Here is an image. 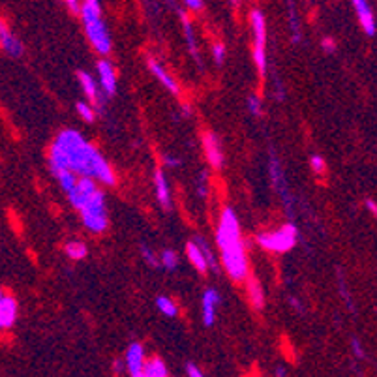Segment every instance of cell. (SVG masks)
<instances>
[{
  "label": "cell",
  "mask_w": 377,
  "mask_h": 377,
  "mask_svg": "<svg viewBox=\"0 0 377 377\" xmlns=\"http://www.w3.org/2000/svg\"><path fill=\"white\" fill-rule=\"evenodd\" d=\"M49 167L53 175L70 169L79 176H90L105 186H115V173L100 150L75 129H63L49 150Z\"/></svg>",
  "instance_id": "obj_1"
},
{
  "label": "cell",
  "mask_w": 377,
  "mask_h": 377,
  "mask_svg": "<svg viewBox=\"0 0 377 377\" xmlns=\"http://www.w3.org/2000/svg\"><path fill=\"white\" fill-rule=\"evenodd\" d=\"M216 243L222 252L223 269L228 270L231 280L243 282L248 278V257H246V250H244L237 214L233 208H225L220 216Z\"/></svg>",
  "instance_id": "obj_2"
},
{
  "label": "cell",
  "mask_w": 377,
  "mask_h": 377,
  "mask_svg": "<svg viewBox=\"0 0 377 377\" xmlns=\"http://www.w3.org/2000/svg\"><path fill=\"white\" fill-rule=\"evenodd\" d=\"M68 199L78 208L85 228L92 233H104L107 229V208L104 191L96 186L90 176H79L78 184L68 191Z\"/></svg>",
  "instance_id": "obj_3"
},
{
  "label": "cell",
  "mask_w": 377,
  "mask_h": 377,
  "mask_svg": "<svg viewBox=\"0 0 377 377\" xmlns=\"http://www.w3.org/2000/svg\"><path fill=\"white\" fill-rule=\"evenodd\" d=\"M81 21H83L87 36L94 49L100 55H107L111 53V38L105 28L104 21H102V11H100V4H92V2H81V10H79Z\"/></svg>",
  "instance_id": "obj_4"
},
{
  "label": "cell",
  "mask_w": 377,
  "mask_h": 377,
  "mask_svg": "<svg viewBox=\"0 0 377 377\" xmlns=\"http://www.w3.org/2000/svg\"><path fill=\"white\" fill-rule=\"evenodd\" d=\"M297 237H299V231L293 223H285L272 233H261L257 237V243L261 248L269 250V252L284 253L293 248Z\"/></svg>",
  "instance_id": "obj_5"
},
{
  "label": "cell",
  "mask_w": 377,
  "mask_h": 377,
  "mask_svg": "<svg viewBox=\"0 0 377 377\" xmlns=\"http://www.w3.org/2000/svg\"><path fill=\"white\" fill-rule=\"evenodd\" d=\"M250 23H252L253 32V60L259 70V75L265 78L267 72V55H265V46H267V21L261 10H253L250 14Z\"/></svg>",
  "instance_id": "obj_6"
},
{
  "label": "cell",
  "mask_w": 377,
  "mask_h": 377,
  "mask_svg": "<svg viewBox=\"0 0 377 377\" xmlns=\"http://www.w3.org/2000/svg\"><path fill=\"white\" fill-rule=\"evenodd\" d=\"M353 8H355V14L359 17V23H361L362 31L366 32L368 36H376L377 25H376V17H373L372 6H370V0H351Z\"/></svg>",
  "instance_id": "obj_7"
},
{
  "label": "cell",
  "mask_w": 377,
  "mask_h": 377,
  "mask_svg": "<svg viewBox=\"0 0 377 377\" xmlns=\"http://www.w3.org/2000/svg\"><path fill=\"white\" fill-rule=\"evenodd\" d=\"M0 47L4 49L10 57L19 58L25 53V46L21 43V40L10 31V26L6 25L2 19H0Z\"/></svg>",
  "instance_id": "obj_8"
},
{
  "label": "cell",
  "mask_w": 377,
  "mask_h": 377,
  "mask_svg": "<svg viewBox=\"0 0 377 377\" xmlns=\"http://www.w3.org/2000/svg\"><path fill=\"white\" fill-rule=\"evenodd\" d=\"M126 368H128L129 376L143 377L145 370V349L141 344H129L126 349Z\"/></svg>",
  "instance_id": "obj_9"
},
{
  "label": "cell",
  "mask_w": 377,
  "mask_h": 377,
  "mask_svg": "<svg viewBox=\"0 0 377 377\" xmlns=\"http://www.w3.org/2000/svg\"><path fill=\"white\" fill-rule=\"evenodd\" d=\"M203 149H205V154H207V160L214 169H222L223 167V152L222 145H220V139L212 132L203 134Z\"/></svg>",
  "instance_id": "obj_10"
},
{
  "label": "cell",
  "mask_w": 377,
  "mask_h": 377,
  "mask_svg": "<svg viewBox=\"0 0 377 377\" xmlns=\"http://www.w3.org/2000/svg\"><path fill=\"white\" fill-rule=\"evenodd\" d=\"M17 321V302L14 297H6L0 302V331H10Z\"/></svg>",
  "instance_id": "obj_11"
},
{
  "label": "cell",
  "mask_w": 377,
  "mask_h": 377,
  "mask_svg": "<svg viewBox=\"0 0 377 377\" xmlns=\"http://www.w3.org/2000/svg\"><path fill=\"white\" fill-rule=\"evenodd\" d=\"M220 294L214 290H207L203 293V302H201V310H203V323L205 326L214 325V319H216V306L220 304Z\"/></svg>",
  "instance_id": "obj_12"
},
{
  "label": "cell",
  "mask_w": 377,
  "mask_h": 377,
  "mask_svg": "<svg viewBox=\"0 0 377 377\" xmlns=\"http://www.w3.org/2000/svg\"><path fill=\"white\" fill-rule=\"evenodd\" d=\"M98 75H100V87L104 88L107 96H113L117 92V73L115 68L107 60H100L98 63Z\"/></svg>",
  "instance_id": "obj_13"
},
{
  "label": "cell",
  "mask_w": 377,
  "mask_h": 377,
  "mask_svg": "<svg viewBox=\"0 0 377 377\" xmlns=\"http://www.w3.org/2000/svg\"><path fill=\"white\" fill-rule=\"evenodd\" d=\"M154 188H156V197H158V203L161 207L169 211L171 208V193H169V184H167L166 176L160 169L154 173Z\"/></svg>",
  "instance_id": "obj_14"
},
{
  "label": "cell",
  "mask_w": 377,
  "mask_h": 377,
  "mask_svg": "<svg viewBox=\"0 0 377 377\" xmlns=\"http://www.w3.org/2000/svg\"><path fill=\"white\" fill-rule=\"evenodd\" d=\"M149 68H150V72L154 73V78L158 79V81H160V83L164 85V87H166L167 90H169V92L179 94V85H176L175 79L171 78L169 73H167L166 70H164V66H161L160 63H156V60H152V58H150Z\"/></svg>",
  "instance_id": "obj_15"
},
{
  "label": "cell",
  "mask_w": 377,
  "mask_h": 377,
  "mask_svg": "<svg viewBox=\"0 0 377 377\" xmlns=\"http://www.w3.org/2000/svg\"><path fill=\"white\" fill-rule=\"evenodd\" d=\"M186 255L188 259H190V263L193 265L199 272H207L208 270L207 257H205V252H203V248L199 246V243H188Z\"/></svg>",
  "instance_id": "obj_16"
},
{
  "label": "cell",
  "mask_w": 377,
  "mask_h": 377,
  "mask_svg": "<svg viewBox=\"0 0 377 377\" xmlns=\"http://www.w3.org/2000/svg\"><path fill=\"white\" fill-rule=\"evenodd\" d=\"M248 282H246V287H248V299H250V304L255 308V310H263L265 308V293H263V287H261V284H259L257 278H253V276H250V278H246Z\"/></svg>",
  "instance_id": "obj_17"
},
{
  "label": "cell",
  "mask_w": 377,
  "mask_h": 377,
  "mask_svg": "<svg viewBox=\"0 0 377 377\" xmlns=\"http://www.w3.org/2000/svg\"><path fill=\"white\" fill-rule=\"evenodd\" d=\"M79 83H81V88L85 90V94L88 96V100H92V102H96V104H100V90H98V83L94 81L90 75H88L87 72H79Z\"/></svg>",
  "instance_id": "obj_18"
},
{
  "label": "cell",
  "mask_w": 377,
  "mask_h": 377,
  "mask_svg": "<svg viewBox=\"0 0 377 377\" xmlns=\"http://www.w3.org/2000/svg\"><path fill=\"white\" fill-rule=\"evenodd\" d=\"M167 366L161 359H150L145 362V370H143V377H167Z\"/></svg>",
  "instance_id": "obj_19"
},
{
  "label": "cell",
  "mask_w": 377,
  "mask_h": 377,
  "mask_svg": "<svg viewBox=\"0 0 377 377\" xmlns=\"http://www.w3.org/2000/svg\"><path fill=\"white\" fill-rule=\"evenodd\" d=\"M64 252H66V255L70 259H73V261H79V259L87 257L88 250H87V244L85 243H78V240H73V243L66 244Z\"/></svg>",
  "instance_id": "obj_20"
},
{
  "label": "cell",
  "mask_w": 377,
  "mask_h": 377,
  "mask_svg": "<svg viewBox=\"0 0 377 377\" xmlns=\"http://www.w3.org/2000/svg\"><path fill=\"white\" fill-rule=\"evenodd\" d=\"M181 19H182V26H184V32H186V40H188V46H190V53L196 58H199V53H197L196 36H193V28H191L190 19H188V16L184 14V11H181Z\"/></svg>",
  "instance_id": "obj_21"
},
{
  "label": "cell",
  "mask_w": 377,
  "mask_h": 377,
  "mask_svg": "<svg viewBox=\"0 0 377 377\" xmlns=\"http://www.w3.org/2000/svg\"><path fill=\"white\" fill-rule=\"evenodd\" d=\"M270 176H272L274 186L278 188V190L284 191V173H282V166H280V161L276 156L270 158Z\"/></svg>",
  "instance_id": "obj_22"
},
{
  "label": "cell",
  "mask_w": 377,
  "mask_h": 377,
  "mask_svg": "<svg viewBox=\"0 0 377 377\" xmlns=\"http://www.w3.org/2000/svg\"><path fill=\"white\" fill-rule=\"evenodd\" d=\"M58 179V182H60V186L64 188V191H70L72 190L73 186H75V184H78V173H73V171H70V169H64V171H60V173H57V175H55Z\"/></svg>",
  "instance_id": "obj_23"
},
{
  "label": "cell",
  "mask_w": 377,
  "mask_h": 377,
  "mask_svg": "<svg viewBox=\"0 0 377 377\" xmlns=\"http://www.w3.org/2000/svg\"><path fill=\"white\" fill-rule=\"evenodd\" d=\"M156 306H158V310L164 315H167V317H175V315L179 314V308H176V304L169 297H158V299H156Z\"/></svg>",
  "instance_id": "obj_24"
},
{
  "label": "cell",
  "mask_w": 377,
  "mask_h": 377,
  "mask_svg": "<svg viewBox=\"0 0 377 377\" xmlns=\"http://www.w3.org/2000/svg\"><path fill=\"white\" fill-rule=\"evenodd\" d=\"M160 263L161 267H166V269L169 270L176 269V265H179V255H176L173 250H164L160 255Z\"/></svg>",
  "instance_id": "obj_25"
},
{
  "label": "cell",
  "mask_w": 377,
  "mask_h": 377,
  "mask_svg": "<svg viewBox=\"0 0 377 377\" xmlns=\"http://www.w3.org/2000/svg\"><path fill=\"white\" fill-rule=\"evenodd\" d=\"M248 109L253 117H259V115L263 113V104H261L257 94H250L248 96Z\"/></svg>",
  "instance_id": "obj_26"
},
{
  "label": "cell",
  "mask_w": 377,
  "mask_h": 377,
  "mask_svg": "<svg viewBox=\"0 0 377 377\" xmlns=\"http://www.w3.org/2000/svg\"><path fill=\"white\" fill-rule=\"evenodd\" d=\"M310 167L314 173H317V175H321V173H325L326 171V161L325 158H321V156H312L310 158Z\"/></svg>",
  "instance_id": "obj_27"
},
{
  "label": "cell",
  "mask_w": 377,
  "mask_h": 377,
  "mask_svg": "<svg viewBox=\"0 0 377 377\" xmlns=\"http://www.w3.org/2000/svg\"><path fill=\"white\" fill-rule=\"evenodd\" d=\"M287 6H290V16H291V25H293V40L299 42L300 32H299V23H297V14H294V2L293 0H287Z\"/></svg>",
  "instance_id": "obj_28"
},
{
  "label": "cell",
  "mask_w": 377,
  "mask_h": 377,
  "mask_svg": "<svg viewBox=\"0 0 377 377\" xmlns=\"http://www.w3.org/2000/svg\"><path fill=\"white\" fill-rule=\"evenodd\" d=\"M78 113L81 115V119H85L87 122H92V120H94L92 107H90L88 104H85V102H79V104H78Z\"/></svg>",
  "instance_id": "obj_29"
},
{
  "label": "cell",
  "mask_w": 377,
  "mask_h": 377,
  "mask_svg": "<svg viewBox=\"0 0 377 377\" xmlns=\"http://www.w3.org/2000/svg\"><path fill=\"white\" fill-rule=\"evenodd\" d=\"M141 253H143V257L147 259V263L150 265V267H160V259L156 257L154 253L150 252V248L149 246H143V248H141Z\"/></svg>",
  "instance_id": "obj_30"
},
{
  "label": "cell",
  "mask_w": 377,
  "mask_h": 377,
  "mask_svg": "<svg viewBox=\"0 0 377 377\" xmlns=\"http://www.w3.org/2000/svg\"><path fill=\"white\" fill-rule=\"evenodd\" d=\"M214 60H216L218 66H222L223 60H225V47H223V43L214 46Z\"/></svg>",
  "instance_id": "obj_31"
},
{
  "label": "cell",
  "mask_w": 377,
  "mask_h": 377,
  "mask_svg": "<svg viewBox=\"0 0 377 377\" xmlns=\"http://www.w3.org/2000/svg\"><path fill=\"white\" fill-rule=\"evenodd\" d=\"M199 197H207V193H208V184H207V175H205V173H203L201 176H199Z\"/></svg>",
  "instance_id": "obj_32"
},
{
  "label": "cell",
  "mask_w": 377,
  "mask_h": 377,
  "mask_svg": "<svg viewBox=\"0 0 377 377\" xmlns=\"http://www.w3.org/2000/svg\"><path fill=\"white\" fill-rule=\"evenodd\" d=\"M351 349H353V353H355L356 359H364V349H362V344L356 340V338H353Z\"/></svg>",
  "instance_id": "obj_33"
},
{
  "label": "cell",
  "mask_w": 377,
  "mask_h": 377,
  "mask_svg": "<svg viewBox=\"0 0 377 377\" xmlns=\"http://www.w3.org/2000/svg\"><path fill=\"white\" fill-rule=\"evenodd\" d=\"M321 46H323V49H325L326 53H334L336 51V42L332 40V38H323V42H321Z\"/></svg>",
  "instance_id": "obj_34"
},
{
  "label": "cell",
  "mask_w": 377,
  "mask_h": 377,
  "mask_svg": "<svg viewBox=\"0 0 377 377\" xmlns=\"http://www.w3.org/2000/svg\"><path fill=\"white\" fill-rule=\"evenodd\" d=\"M186 373H188V376H191V377H201L203 376L201 370H199V368H197L196 364H190V362L186 364Z\"/></svg>",
  "instance_id": "obj_35"
},
{
  "label": "cell",
  "mask_w": 377,
  "mask_h": 377,
  "mask_svg": "<svg viewBox=\"0 0 377 377\" xmlns=\"http://www.w3.org/2000/svg\"><path fill=\"white\" fill-rule=\"evenodd\" d=\"M184 4L188 6V10H201L203 0H184Z\"/></svg>",
  "instance_id": "obj_36"
},
{
  "label": "cell",
  "mask_w": 377,
  "mask_h": 377,
  "mask_svg": "<svg viewBox=\"0 0 377 377\" xmlns=\"http://www.w3.org/2000/svg\"><path fill=\"white\" fill-rule=\"evenodd\" d=\"M66 4L70 6V10L75 11V14H79V10H81V0H66Z\"/></svg>",
  "instance_id": "obj_37"
},
{
  "label": "cell",
  "mask_w": 377,
  "mask_h": 377,
  "mask_svg": "<svg viewBox=\"0 0 377 377\" xmlns=\"http://www.w3.org/2000/svg\"><path fill=\"white\" fill-rule=\"evenodd\" d=\"M366 208L373 214V218H377V203L373 199H366Z\"/></svg>",
  "instance_id": "obj_38"
},
{
  "label": "cell",
  "mask_w": 377,
  "mask_h": 377,
  "mask_svg": "<svg viewBox=\"0 0 377 377\" xmlns=\"http://www.w3.org/2000/svg\"><path fill=\"white\" fill-rule=\"evenodd\" d=\"M166 164H167V166H171V167H175V166H179V160H173V158H169V156H167Z\"/></svg>",
  "instance_id": "obj_39"
},
{
  "label": "cell",
  "mask_w": 377,
  "mask_h": 377,
  "mask_svg": "<svg viewBox=\"0 0 377 377\" xmlns=\"http://www.w3.org/2000/svg\"><path fill=\"white\" fill-rule=\"evenodd\" d=\"M120 370H122V362H115V372L120 373Z\"/></svg>",
  "instance_id": "obj_40"
},
{
  "label": "cell",
  "mask_w": 377,
  "mask_h": 377,
  "mask_svg": "<svg viewBox=\"0 0 377 377\" xmlns=\"http://www.w3.org/2000/svg\"><path fill=\"white\" fill-rule=\"evenodd\" d=\"M229 2H231V4H233V6H235V8H237V6H238V4H240V0H229Z\"/></svg>",
  "instance_id": "obj_41"
},
{
  "label": "cell",
  "mask_w": 377,
  "mask_h": 377,
  "mask_svg": "<svg viewBox=\"0 0 377 377\" xmlns=\"http://www.w3.org/2000/svg\"><path fill=\"white\" fill-rule=\"evenodd\" d=\"M85 2H92V4H100L98 0H85Z\"/></svg>",
  "instance_id": "obj_42"
},
{
  "label": "cell",
  "mask_w": 377,
  "mask_h": 377,
  "mask_svg": "<svg viewBox=\"0 0 377 377\" xmlns=\"http://www.w3.org/2000/svg\"><path fill=\"white\" fill-rule=\"evenodd\" d=\"M2 299H4V291L0 290V302H2Z\"/></svg>",
  "instance_id": "obj_43"
}]
</instances>
